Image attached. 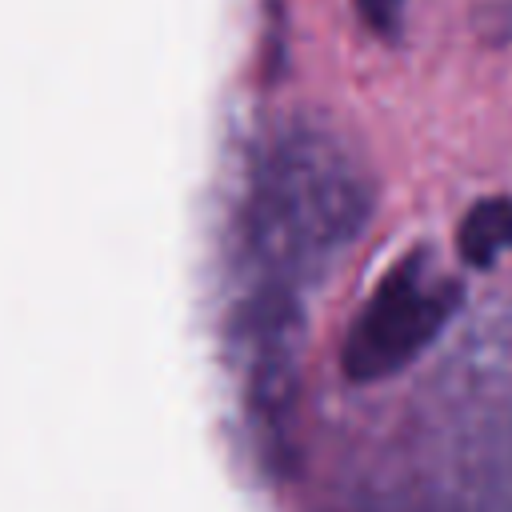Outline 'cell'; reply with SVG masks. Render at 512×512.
Listing matches in <instances>:
<instances>
[{
  "mask_svg": "<svg viewBox=\"0 0 512 512\" xmlns=\"http://www.w3.org/2000/svg\"><path fill=\"white\" fill-rule=\"evenodd\" d=\"M376 184L364 160L328 128L296 124L256 164L244 212L256 264L276 284H312L360 240Z\"/></svg>",
  "mask_w": 512,
  "mask_h": 512,
  "instance_id": "6da1fadb",
  "label": "cell"
},
{
  "mask_svg": "<svg viewBox=\"0 0 512 512\" xmlns=\"http://www.w3.org/2000/svg\"><path fill=\"white\" fill-rule=\"evenodd\" d=\"M512 252V196L476 200L456 224V256L460 264L484 272Z\"/></svg>",
  "mask_w": 512,
  "mask_h": 512,
  "instance_id": "277c9868",
  "label": "cell"
},
{
  "mask_svg": "<svg viewBox=\"0 0 512 512\" xmlns=\"http://www.w3.org/2000/svg\"><path fill=\"white\" fill-rule=\"evenodd\" d=\"M460 300L464 284L448 276L428 248L408 252L384 272L352 316L340 344L344 376L352 384H376L404 372L436 344Z\"/></svg>",
  "mask_w": 512,
  "mask_h": 512,
  "instance_id": "7a4b0ae2",
  "label": "cell"
},
{
  "mask_svg": "<svg viewBox=\"0 0 512 512\" xmlns=\"http://www.w3.org/2000/svg\"><path fill=\"white\" fill-rule=\"evenodd\" d=\"M364 24L380 36H392L400 28V16H404V0H356Z\"/></svg>",
  "mask_w": 512,
  "mask_h": 512,
  "instance_id": "5b68a950",
  "label": "cell"
},
{
  "mask_svg": "<svg viewBox=\"0 0 512 512\" xmlns=\"http://www.w3.org/2000/svg\"><path fill=\"white\" fill-rule=\"evenodd\" d=\"M304 336H308V320L296 300V288L276 280H264L232 320V352H236L244 400L256 424L264 428H280L300 396Z\"/></svg>",
  "mask_w": 512,
  "mask_h": 512,
  "instance_id": "3957f363",
  "label": "cell"
}]
</instances>
